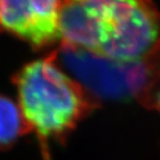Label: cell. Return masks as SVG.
<instances>
[{
    "label": "cell",
    "mask_w": 160,
    "mask_h": 160,
    "mask_svg": "<svg viewBox=\"0 0 160 160\" xmlns=\"http://www.w3.org/2000/svg\"><path fill=\"white\" fill-rule=\"evenodd\" d=\"M60 67L54 52L25 65L12 79L18 105L30 131L39 138L45 160H49L50 142H65L99 104Z\"/></svg>",
    "instance_id": "cell-1"
},
{
    "label": "cell",
    "mask_w": 160,
    "mask_h": 160,
    "mask_svg": "<svg viewBox=\"0 0 160 160\" xmlns=\"http://www.w3.org/2000/svg\"><path fill=\"white\" fill-rule=\"evenodd\" d=\"M97 38L95 54L122 63L142 60L157 43L160 15L152 0H83Z\"/></svg>",
    "instance_id": "cell-2"
},
{
    "label": "cell",
    "mask_w": 160,
    "mask_h": 160,
    "mask_svg": "<svg viewBox=\"0 0 160 160\" xmlns=\"http://www.w3.org/2000/svg\"><path fill=\"white\" fill-rule=\"evenodd\" d=\"M55 54L59 65L71 72L97 100H139L143 91L140 60L134 63L118 62L65 43Z\"/></svg>",
    "instance_id": "cell-3"
},
{
    "label": "cell",
    "mask_w": 160,
    "mask_h": 160,
    "mask_svg": "<svg viewBox=\"0 0 160 160\" xmlns=\"http://www.w3.org/2000/svg\"><path fill=\"white\" fill-rule=\"evenodd\" d=\"M65 0H0V31L27 42L36 49L60 39Z\"/></svg>",
    "instance_id": "cell-4"
},
{
    "label": "cell",
    "mask_w": 160,
    "mask_h": 160,
    "mask_svg": "<svg viewBox=\"0 0 160 160\" xmlns=\"http://www.w3.org/2000/svg\"><path fill=\"white\" fill-rule=\"evenodd\" d=\"M30 132L19 105L0 94V149H9L21 136Z\"/></svg>",
    "instance_id": "cell-5"
},
{
    "label": "cell",
    "mask_w": 160,
    "mask_h": 160,
    "mask_svg": "<svg viewBox=\"0 0 160 160\" xmlns=\"http://www.w3.org/2000/svg\"><path fill=\"white\" fill-rule=\"evenodd\" d=\"M154 109H157L160 111V89H159L158 94H157V96H156V99H155Z\"/></svg>",
    "instance_id": "cell-6"
},
{
    "label": "cell",
    "mask_w": 160,
    "mask_h": 160,
    "mask_svg": "<svg viewBox=\"0 0 160 160\" xmlns=\"http://www.w3.org/2000/svg\"><path fill=\"white\" fill-rule=\"evenodd\" d=\"M68 1H83V0H68Z\"/></svg>",
    "instance_id": "cell-7"
}]
</instances>
